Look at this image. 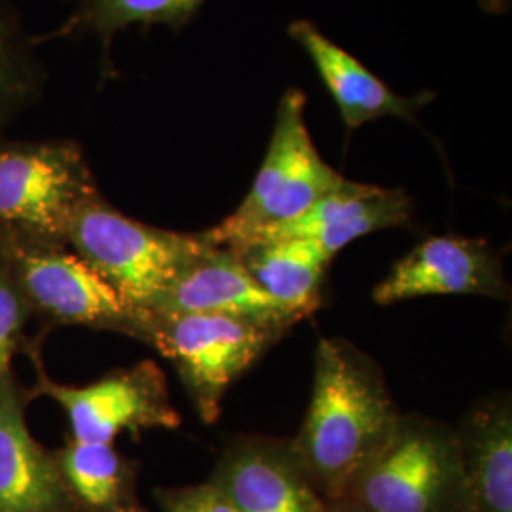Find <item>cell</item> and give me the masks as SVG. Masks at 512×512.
<instances>
[{
  "mask_svg": "<svg viewBox=\"0 0 512 512\" xmlns=\"http://www.w3.org/2000/svg\"><path fill=\"white\" fill-rule=\"evenodd\" d=\"M401 414L372 357L344 338L319 340L308 412L291 442L325 501L348 495Z\"/></svg>",
  "mask_w": 512,
  "mask_h": 512,
  "instance_id": "obj_1",
  "label": "cell"
},
{
  "mask_svg": "<svg viewBox=\"0 0 512 512\" xmlns=\"http://www.w3.org/2000/svg\"><path fill=\"white\" fill-rule=\"evenodd\" d=\"M0 260L48 327L109 330L145 344L148 311L128 306L67 243L0 222Z\"/></svg>",
  "mask_w": 512,
  "mask_h": 512,
  "instance_id": "obj_2",
  "label": "cell"
},
{
  "mask_svg": "<svg viewBox=\"0 0 512 512\" xmlns=\"http://www.w3.org/2000/svg\"><path fill=\"white\" fill-rule=\"evenodd\" d=\"M67 247L133 310L150 311L165 289L209 245L200 234L171 232L129 219L101 194L67 226Z\"/></svg>",
  "mask_w": 512,
  "mask_h": 512,
  "instance_id": "obj_3",
  "label": "cell"
},
{
  "mask_svg": "<svg viewBox=\"0 0 512 512\" xmlns=\"http://www.w3.org/2000/svg\"><path fill=\"white\" fill-rule=\"evenodd\" d=\"M346 497L372 512H471L456 427L401 414Z\"/></svg>",
  "mask_w": 512,
  "mask_h": 512,
  "instance_id": "obj_4",
  "label": "cell"
},
{
  "mask_svg": "<svg viewBox=\"0 0 512 512\" xmlns=\"http://www.w3.org/2000/svg\"><path fill=\"white\" fill-rule=\"evenodd\" d=\"M342 181L313 145L306 126V95L291 88L279 101L272 141L249 194L203 236L220 247H245L300 217Z\"/></svg>",
  "mask_w": 512,
  "mask_h": 512,
  "instance_id": "obj_5",
  "label": "cell"
},
{
  "mask_svg": "<svg viewBox=\"0 0 512 512\" xmlns=\"http://www.w3.org/2000/svg\"><path fill=\"white\" fill-rule=\"evenodd\" d=\"M285 334L230 315L148 311L145 344L173 363L200 418L215 423L230 385Z\"/></svg>",
  "mask_w": 512,
  "mask_h": 512,
  "instance_id": "obj_6",
  "label": "cell"
},
{
  "mask_svg": "<svg viewBox=\"0 0 512 512\" xmlns=\"http://www.w3.org/2000/svg\"><path fill=\"white\" fill-rule=\"evenodd\" d=\"M101 194L73 139H0V222L65 243L74 213Z\"/></svg>",
  "mask_w": 512,
  "mask_h": 512,
  "instance_id": "obj_7",
  "label": "cell"
},
{
  "mask_svg": "<svg viewBox=\"0 0 512 512\" xmlns=\"http://www.w3.org/2000/svg\"><path fill=\"white\" fill-rule=\"evenodd\" d=\"M25 351L37 370L35 395L63 408L73 440L114 444L120 433L139 439L143 431L181 427V414L171 403L165 374L154 361L116 368L92 384L63 385L46 372L40 344L29 342Z\"/></svg>",
  "mask_w": 512,
  "mask_h": 512,
  "instance_id": "obj_8",
  "label": "cell"
},
{
  "mask_svg": "<svg viewBox=\"0 0 512 512\" xmlns=\"http://www.w3.org/2000/svg\"><path fill=\"white\" fill-rule=\"evenodd\" d=\"M239 512H325L291 439L239 435L228 440L209 476Z\"/></svg>",
  "mask_w": 512,
  "mask_h": 512,
  "instance_id": "obj_9",
  "label": "cell"
},
{
  "mask_svg": "<svg viewBox=\"0 0 512 512\" xmlns=\"http://www.w3.org/2000/svg\"><path fill=\"white\" fill-rule=\"evenodd\" d=\"M475 294L505 300L511 287L501 256L482 239L435 236L421 241L382 279L372 298L389 306L421 296Z\"/></svg>",
  "mask_w": 512,
  "mask_h": 512,
  "instance_id": "obj_10",
  "label": "cell"
},
{
  "mask_svg": "<svg viewBox=\"0 0 512 512\" xmlns=\"http://www.w3.org/2000/svg\"><path fill=\"white\" fill-rule=\"evenodd\" d=\"M150 313H217L285 332L298 325L258 287L234 249L213 245L211 241L205 251L175 277Z\"/></svg>",
  "mask_w": 512,
  "mask_h": 512,
  "instance_id": "obj_11",
  "label": "cell"
},
{
  "mask_svg": "<svg viewBox=\"0 0 512 512\" xmlns=\"http://www.w3.org/2000/svg\"><path fill=\"white\" fill-rule=\"evenodd\" d=\"M29 399L16 374L0 384V512H78L54 452L27 427Z\"/></svg>",
  "mask_w": 512,
  "mask_h": 512,
  "instance_id": "obj_12",
  "label": "cell"
},
{
  "mask_svg": "<svg viewBox=\"0 0 512 512\" xmlns=\"http://www.w3.org/2000/svg\"><path fill=\"white\" fill-rule=\"evenodd\" d=\"M412 213L414 203L404 190L344 179L300 217L270 230L255 243L268 239H310L334 258L355 239L408 226Z\"/></svg>",
  "mask_w": 512,
  "mask_h": 512,
  "instance_id": "obj_13",
  "label": "cell"
},
{
  "mask_svg": "<svg viewBox=\"0 0 512 512\" xmlns=\"http://www.w3.org/2000/svg\"><path fill=\"white\" fill-rule=\"evenodd\" d=\"M289 33L310 55L311 63L325 82L348 131H355L385 116L414 122L416 112L433 99V93L429 92L414 97L391 92V88L385 86L376 74L370 73L357 57L325 37L310 21H294Z\"/></svg>",
  "mask_w": 512,
  "mask_h": 512,
  "instance_id": "obj_14",
  "label": "cell"
},
{
  "mask_svg": "<svg viewBox=\"0 0 512 512\" xmlns=\"http://www.w3.org/2000/svg\"><path fill=\"white\" fill-rule=\"evenodd\" d=\"M456 435L471 512H512L511 393L471 404Z\"/></svg>",
  "mask_w": 512,
  "mask_h": 512,
  "instance_id": "obj_15",
  "label": "cell"
},
{
  "mask_svg": "<svg viewBox=\"0 0 512 512\" xmlns=\"http://www.w3.org/2000/svg\"><path fill=\"white\" fill-rule=\"evenodd\" d=\"M234 251L258 287L296 323L321 308L323 283L332 258L317 243L310 239H268Z\"/></svg>",
  "mask_w": 512,
  "mask_h": 512,
  "instance_id": "obj_16",
  "label": "cell"
},
{
  "mask_svg": "<svg viewBox=\"0 0 512 512\" xmlns=\"http://www.w3.org/2000/svg\"><path fill=\"white\" fill-rule=\"evenodd\" d=\"M54 458L78 512H148L139 497V461L114 444L71 439Z\"/></svg>",
  "mask_w": 512,
  "mask_h": 512,
  "instance_id": "obj_17",
  "label": "cell"
},
{
  "mask_svg": "<svg viewBox=\"0 0 512 512\" xmlns=\"http://www.w3.org/2000/svg\"><path fill=\"white\" fill-rule=\"evenodd\" d=\"M205 0H76L71 14L50 33L35 35L37 46L65 38L97 37L109 61L112 40L133 25H167L175 31L198 14Z\"/></svg>",
  "mask_w": 512,
  "mask_h": 512,
  "instance_id": "obj_18",
  "label": "cell"
},
{
  "mask_svg": "<svg viewBox=\"0 0 512 512\" xmlns=\"http://www.w3.org/2000/svg\"><path fill=\"white\" fill-rule=\"evenodd\" d=\"M48 73L16 0H0V139L40 103Z\"/></svg>",
  "mask_w": 512,
  "mask_h": 512,
  "instance_id": "obj_19",
  "label": "cell"
},
{
  "mask_svg": "<svg viewBox=\"0 0 512 512\" xmlns=\"http://www.w3.org/2000/svg\"><path fill=\"white\" fill-rule=\"evenodd\" d=\"M25 298L19 293L16 281L0 260V384L12 376V359L21 349H27L29 342L25 327L31 319Z\"/></svg>",
  "mask_w": 512,
  "mask_h": 512,
  "instance_id": "obj_20",
  "label": "cell"
},
{
  "mask_svg": "<svg viewBox=\"0 0 512 512\" xmlns=\"http://www.w3.org/2000/svg\"><path fill=\"white\" fill-rule=\"evenodd\" d=\"M154 501L162 512H239L238 507L209 480L194 486L154 488Z\"/></svg>",
  "mask_w": 512,
  "mask_h": 512,
  "instance_id": "obj_21",
  "label": "cell"
},
{
  "mask_svg": "<svg viewBox=\"0 0 512 512\" xmlns=\"http://www.w3.org/2000/svg\"><path fill=\"white\" fill-rule=\"evenodd\" d=\"M325 512H372L365 509L363 505H359L357 501L349 499V497H342L336 501H327Z\"/></svg>",
  "mask_w": 512,
  "mask_h": 512,
  "instance_id": "obj_22",
  "label": "cell"
},
{
  "mask_svg": "<svg viewBox=\"0 0 512 512\" xmlns=\"http://www.w3.org/2000/svg\"><path fill=\"white\" fill-rule=\"evenodd\" d=\"M511 0H482V6L490 14H503L509 8Z\"/></svg>",
  "mask_w": 512,
  "mask_h": 512,
  "instance_id": "obj_23",
  "label": "cell"
}]
</instances>
